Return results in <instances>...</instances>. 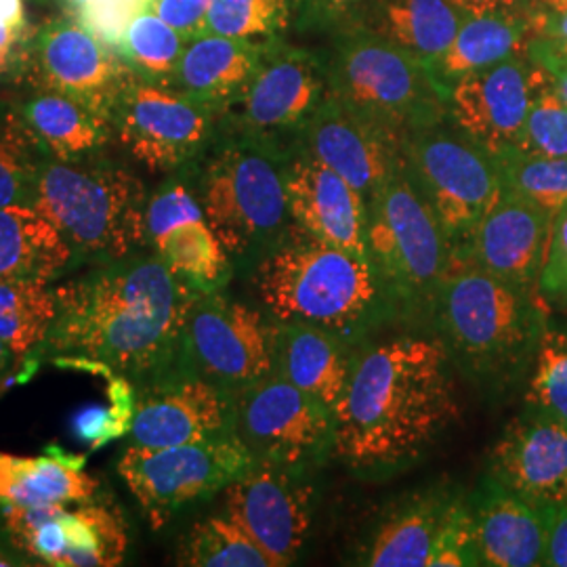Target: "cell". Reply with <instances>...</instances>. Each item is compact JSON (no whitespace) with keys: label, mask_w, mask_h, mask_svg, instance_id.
I'll use <instances>...</instances> for the list:
<instances>
[{"label":"cell","mask_w":567,"mask_h":567,"mask_svg":"<svg viewBox=\"0 0 567 567\" xmlns=\"http://www.w3.org/2000/svg\"><path fill=\"white\" fill-rule=\"evenodd\" d=\"M224 116L182 91L133 74L112 112L114 143L150 173L187 171L221 131Z\"/></svg>","instance_id":"cell-11"},{"label":"cell","mask_w":567,"mask_h":567,"mask_svg":"<svg viewBox=\"0 0 567 567\" xmlns=\"http://www.w3.org/2000/svg\"><path fill=\"white\" fill-rule=\"evenodd\" d=\"M540 34V11L532 4L466 13L446 53L431 65L435 79L450 86L471 72L526 53Z\"/></svg>","instance_id":"cell-26"},{"label":"cell","mask_w":567,"mask_h":567,"mask_svg":"<svg viewBox=\"0 0 567 567\" xmlns=\"http://www.w3.org/2000/svg\"><path fill=\"white\" fill-rule=\"evenodd\" d=\"M135 72L89 28L63 13L34 25L25 84L86 103L112 121L124 84Z\"/></svg>","instance_id":"cell-15"},{"label":"cell","mask_w":567,"mask_h":567,"mask_svg":"<svg viewBox=\"0 0 567 567\" xmlns=\"http://www.w3.org/2000/svg\"><path fill=\"white\" fill-rule=\"evenodd\" d=\"M49 158L16 103H0V208L32 203L42 164Z\"/></svg>","instance_id":"cell-35"},{"label":"cell","mask_w":567,"mask_h":567,"mask_svg":"<svg viewBox=\"0 0 567 567\" xmlns=\"http://www.w3.org/2000/svg\"><path fill=\"white\" fill-rule=\"evenodd\" d=\"M466 13H486V11H498V9H513L529 4V0H452Z\"/></svg>","instance_id":"cell-50"},{"label":"cell","mask_w":567,"mask_h":567,"mask_svg":"<svg viewBox=\"0 0 567 567\" xmlns=\"http://www.w3.org/2000/svg\"><path fill=\"white\" fill-rule=\"evenodd\" d=\"M547 72L526 53L471 72L450 86V121L487 152L515 147Z\"/></svg>","instance_id":"cell-18"},{"label":"cell","mask_w":567,"mask_h":567,"mask_svg":"<svg viewBox=\"0 0 567 567\" xmlns=\"http://www.w3.org/2000/svg\"><path fill=\"white\" fill-rule=\"evenodd\" d=\"M365 246L391 303L410 311L433 309L452 246L404 164L368 200Z\"/></svg>","instance_id":"cell-8"},{"label":"cell","mask_w":567,"mask_h":567,"mask_svg":"<svg viewBox=\"0 0 567 567\" xmlns=\"http://www.w3.org/2000/svg\"><path fill=\"white\" fill-rule=\"evenodd\" d=\"M259 299L276 322L318 326L353 339L391 307L372 264L292 225L255 271Z\"/></svg>","instance_id":"cell-3"},{"label":"cell","mask_w":567,"mask_h":567,"mask_svg":"<svg viewBox=\"0 0 567 567\" xmlns=\"http://www.w3.org/2000/svg\"><path fill=\"white\" fill-rule=\"evenodd\" d=\"M185 42L173 25L147 9L126 28L114 51L137 76L171 84Z\"/></svg>","instance_id":"cell-37"},{"label":"cell","mask_w":567,"mask_h":567,"mask_svg":"<svg viewBox=\"0 0 567 567\" xmlns=\"http://www.w3.org/2000/svg\"><path fill=\"white\" fill-rule=\"evenodd\" d=\"M210 0H152L150 11L173 25L185 41L206 32Z\"/></svg>","instance_id":"cell-47"},{"label":"cell","mask_w":567,"mask_h":567,"mask_svg":"<svg viewBox=\"0 0 567 567\" xmlns=\"http://www.w3.org/2000/svg\"><path fill=\"white\" fill-rule=\"evenodd\" d=\"M264 44L265 41L204 32L185 42L182 60L168 86L225 116L243 95L264 53Z\"/></svg>","instance_id":"cell-25"},{"label":"cell","mask_w":567,"mask_h":567,"mask_svg":"<svg viewBox=\"0 0 567 567\" xmlns=\"http://www.w3.org/2000/svg\"><path fill=\"white\" fill-rule=\"evenodd\" d=\"M555 215L503 185L496 203L450 261H465L522 290L538 292Z\"/></svg>","instance_id":"cell-19"},{"label":"cell","mask_w":567,"mask_h":567,"mask_svg":"<svg viewBox=\"0 0 567 567\" xmlns=\"http://www.w3.org/2000/svg\"><path fill=\"white\" fill-rule=\"evenodd\" d=\"M227 433H234V393L203 377L173 372L137 393L128 446H179Z\"/></svg>","instance_id":"cell-20"},{"label":"cell","mask_w":567,"mask_h":567,"mask_svg":"<svg viewBox=\"0 0 567 567\" xmlns=\"http://www.w3.org/2000/svg\"><path fill=\"white\" fill-rule=\"evenodd\" d=\"M257 466L236 433L179 446H126L118 463L122 482L154 529L179 511L213 498Z\"/></svg>","instance_id":"cell-10"},{"label":"cell","mask_w":567,"mask_h":567,"mask_svg":"<svg viewBox=\"0 0 567 567\" xmlns=\"http://www.w3.org/2000/svg\"><path fill=\"white\" fill-rule=\"evenodd\" d=\"M305 471L257 466L224 489L225 513L269 557L271 566H292L313 527L316 489Z\"/></svg>","instance_id":"cell-17"},{"label":"cell","mask_w":567,"mask_h":567,"mask_svg":"<svg viewBox=\"0 0 567 567\" xmlns=\"http://www.w3.org/2000/svg\"><path fill=\"white\" fill-rule=\"evenodd\" d=\"M32 30L28 20H0V82H25Z\"/></svg>","instance_id":"cell-46"},{"label":"cell","mask_w":567,"mask_h":567,"mask_svg":"<svg viewBox=\"0 0 567 567\" xmlns=\"http://www.w3.org/2000/svg\"><path fill=\"white\" fill-rule=\"evenodd\" d=\"M13 358H16V353L11 351V347L0 339V379L4 377V372L13 362Z\"/></svg>","instance_id":"cell-53"},{"label":"cell","mask_w":567,"mask_h":567,"mask_svg":"<svg viewBox=\"0 0 567 567\" xmlns=\"http://www.w3.org/2000/svg\"><path fill=\"white\" fill-rule=\"evenodd\" d=\"M471 507L482 566H545L547 511L508 489L492 473L477 487Z\"/></svg>","instance_id":"cell-24"},{"label":"cell","mask_w":567,"mask_h":567,"mask_svg":"<svg viewBox=\"0 0 567 567\" xmlns=\"http://www.w3.org/2000/svg\"><path fill=\"white\" fill-rule=\"evenodd\" d=\"M58 316L55 288L41 280H0V339L16 355L39 351Z\"/></svg>","instance_id":"cell-34"},{"label":"cell","mask_w":567,"mask_h":567,"mask_svg":"<svg viewBox=\"0 0 567 567\" xmlns=\"http://www.w3.org/2000/svg\"><path fill=\"white\" fill-rule=\"evenodd\" d=\"M276 365V324L221 292H203L183 332L179 372L236 393L269 377Z\"/></svg>","instance_id":"cell-12"},{"label":"cell","mask_w":567,"mask_h":567,"mask_svg":"<svg viewBox=\"0 0 567 567\" xmlns=\"http://www.w3.org/2000/svg\"><path fill=\"white\" fill-rule=\"evenodd\" d=\"M53 2L60 4L61 9H63V13L72 16L76 9H81L82 4H86V2H91V0H53Z\"/></svg>","instance_id":"cell-54"},{"label":"cell","mask_w":567,"mask_h":567,"mask_svg":"<svg viewBox=\"0 0 567 567\" xmlns=\"http://www.w3.org/2000/svg\"><path fill=\"white\" fill-rule=\"evenodd\" d=\"M529 4L543 13H567V0H529Z\"/></svg>","instance_id":"cell-52"},{"label":"cell","mask_w":567,"mask_h":567,"mask_svg":"<svg viewBox=\"0 0 567 567\" xmlns=\"http://www.w3.org/2000/svg\"><path fill=\"white\" fill-rule=\"evenodd\" d=\"M328 95L324 60L307 49L267 39L243 95L227 110L221 126L280 142L301 135Z\"/></svg>","instance_id":"cell-14"},{"label":"cell","mask_w":567,"mask_h":567,"mask_svg":"<svg viewBox=\"0 0 567 567\" xmlns=\"http://www.w3.org/2000/svg\"><path fill=\"white\" fill-rule=\"evenodd\" d=\"M489 473L543 511L567 498V425L527 405L496 440Z\"/></svg>","instance_id":"cell-22"},{"label":"cell","mask_w":567,"mask_h":567,"mask_svg":"<svg viewBox=\"0 0 567 567\" xmlns=\"http://www.w3.org/2000/svg\"><path fill=\"white\" fill-rule=\"evenodd\" d=\"M286 192L290 219L297 229L368 259L364 196L301 145L292 147Z\"/></svg>","instance_id":"cell-23"},{"label":"cell","mask_w":567,"mask_h":567,"mask_svg":"<svg viewBox=\"0 0 567 567\" xmlns=\"http://www.w3.org/2000/svg\"><path fill=\"white\" fill-rule=\"evenodd\" d=\"M13 543L44 566H121L128 548L121 511L84 501L55 508H2Z\"/></svg>","instance_id":"cell-16"},{"label":"cell","mask_w":567,"mask_h":567,"mask_svg":"<svg viewBox=\"0 0 567 567\" xmlns=\"http://www.w3.org/2000/svg\"><path fill=\"white\" fill-rule=\"evenodd\" d=\"M526 402L567 425V332L564 330L543 332L534 351Z\"/></svg>","instance_id":"cell-40"},{"label":"cell","mask_w":567,"mask_h":567,"mask_svg":"<svg viewBox=\"0 0 567 567\" xmlns=\"http://www.w3.org/2000/svg\"><path fill=\"white\" fill-rule=\"evenodd\" d=\"M515 150L529 156H567V102L548 79L534 95Z\"/></svg>","instance_id":"cell-42"},{"label":"cell","mask_w":567,"mask_h":567,"mask_svg":"<svg viewBox=\"0 0 567 567\" xmlns=\"http://www.w3.org/2000/svg\"><path fill=\"white\" fill-rule=\"evenodd\" d=\"M538 37L567 42V13H543L540 11V34Z\"/></svg>","instance_id":"cell-51"},{"label":"cell","mask_w":567,"mask_h":567,"mask_svg":"<svg viewBox=\"0 0 567 567\" xmlns=\"http://www.w3.org/2000/svg\"><path fill=\"white\" fill-rule=\"evenodd\" d=\"M16 105L49 158L84 161L103 154L114 143L107 116L58 91L30 86V93Z\"/></svg>","instance_id":"cell-28"},{"label":"cell","mask_w":567,"mask_h":567,"mask_svg":"<svg viewBox=\"0 0 567 567\" xmlns=\"http://www.w3.org/2000/svg\"><path fill=\"white\" fill-rule=\"evenodd\" d=\"M545 566L567 567V498L547 508Z\"/></svg>","instance_id":"cell-49"},{"label":"cell","mask_w":567,"mask_h":567,"mask_svg":"<svg viewBox=\"0 0 567 567\" xmlns=\"http://www.w3.org/2000/svg\"><path fill=\"white\" fill-rule=\"evenodd\" d=\"M540 297L553 305H567V204L555 215L547 261L538 282Z\"/></svg>","instance_id":"cell-45"},{"label":"cell","mask_w":567,"mask_h":567,"mask_svg":"<svg viewBox=\"0 0 567 567\" xmlns=\"http://www.w3.org/2000/svg\"><path fill=\"white\" fill-rule=\"evenodd\" d=\"M482 566L473 507L461 494L454 492L437 532L429 567Z\"/></svg>","instance_id":"cell-43"},{"label":"cell","mask_w":567,"mask_h":567,"mask_svg":"<svg viewBox=\"0 0 567 567\" xmlns=\"http://www.w3.org/2000/svg\"><path fill=\"white\" fill-rule=\"evenodd\" d=\"M200 295L158 255L103 261L55 288L58 316L39 351L143 383L179 372L183 332Z\"/></svg>","instance_id":"cell-1"},{"label":"cell","mask_w":567,"mask_h":567,"mask_svg":"<svg viewBox=\"0 0 567 567\" xmlns=\"http://www.w3.org/2000/svg\"><path fill=\"white\" fill-rule=\"evenodd\" d=\"M297 0H210L206 32L244 41L276 39L292 20Z\"/></svg>","instance_id":"cell-39"},{"label":"cell","mask_w":567,"mask_h":567,"mask_svg":"<svg viewBox=\"0 0 567 567\" xmlns=\"http://www.w3.org/2000/svg\"><path fill=\"white\" fill-rule=\"evenodd\" d=\"M147 198L142 177L103 152L72 163L47 158L32 204L60 229L76 257L114 261L147 243Z\"/></svg>","instance_id":"cell-6"},{"label":"cell","mask_w":567,"mask_h":567,"mask_svg":"<svg viewBox=\"0 0 567 567\" xmlns=\"http://www.w3.org/2000/svg\"><path fill=\"white\" fill-rule=\"evenodd\" d=\"M465 16L452 0H368L360 25L431 68L446 53Z\"/></svg>","instance_id":"cell-31"},{"label":"cell","mask_w":567,"mask_h":567,"mask_svg":"<svg viewBox=\"0 0 567 567\" xmlns=\"http://www.w3.org/2000/svg\"><path fill=\"white\" fill-rule=\"evenodd\" d=\"M343 341L318 326L276 322L274 372L337 412L351 374Z\"/></svg>","instance_id":"cell-29"},{"label":"cell","mask_w":567,"mask_h":567,"mask_svg":"<svg viewBox=\"0 0 567 567\" xmlns=\"http://www.w3.org/2000/svg\"><path fill=\"white\" fill-rule=\"evenodd\" d=\"M107 404H91L72 416L74 435L91 447H102L131 433L137 393L126 377H116L107 389Z\"/></svg>","instance_id":"cell-41"},{"label":"cell","mask_w":567,"mask_h":567,"mask_svg":"<svg viewBox=\"0 0 567 567\" xmlns=\"http://www.w3.org/2000/svg\"><path fill=\"white\" fill-rule=\"evenodd\" d=\"M152 246L171 271L198 292L219 290L229 276V255L206 217L173 225Z\"/></svg>","instance_id":"cell-33"},{"label":"cell","mask_w":567,"mask_h":567,"mask_svg":"<svg viewBox=\"0 0 567 567\" xmlns=\"http://www.w3.org/2000/svg\"><path fill=\"white\" fill-rule=\"evenodd\" d=\"M81 454L47 447L41 456L0 452V507L55 508L95 498L97 480Z\"/></svg>","instance_id":"cell-27"},{"label":"cell","mask_w":567,"mask_h":567,"mask_svg":"<svg viewBox=\"0 0 567 567\" xmlns=\"http://www.w3.org/2000/svg\"><path fill=\"white\" fill-rule=\"evenodd\" d=\"M402 152L408 175L440 217L452 250L461 248L503 189L496 156L450 118L408 133Z\"/></svg>","instance_id":"cell-9"},{"label":"cell","mask_w":567,"mask_h":567,"mask_svg":"<svg viewBox=\"0 0 567 567\" xmlns=\"http://www.w3.org/2000/svg\"><path fill=\"white\" fill-rule=\"evenodd\" d=\"M179 566L274 567L259 545L227 513L210 515L189 529Z\"/></svg>","instance_id":"cell-36"},{"label":"cell","mask_w":567,"mask_h":567,"mask_svg":"<svg viewBox=\"0 0 567 567\" xmlns=\"http://www.w3.org/2000/svg\"><path fill=\"white\" fill-rule=\"evenodd\" d=\"M454 492L426 489L393 508L379 524L362 564L370 567H429L433 545Z\"/></svg>","instance_id":"cell-32"},{"label":"cell","mask_w":567,"mask_h":567,"mask_svg":"<svg viewBox=\"0 0 567 567\" xmlns=\"http://www.w3.org/2000/svg\"><path fill=\"white\" fill-rule=\"evenodd\" d=\"M324 65L330 97L402 140L450 118V91L429 63L362 25L334 34Z\"/></svg>","instance_id":"cell-7"},{"label":"cell","mask_w":567,"mask_h":567,"mask_svg":"<svg viewBox=\"0 0 567 567\" xmlns=\"http://www.w3.org/2000/svg\"><path fill=\"white\" fill-rule=\"evenodd\" d=\"M442 339L398 337L351 362L334 412V452L355 475L377 480L416 463L461 416Z\"/></svg>","instance_id":"cell-2"},{"label":"cell","mask_w":567,"mask_h":567,"mask_svg":"<svg viewBox=\"0 0 567 567\" xmlns=\"http://www.w3.org/2000/svg\"><path fill=\"white\" fill-rule=\"evenodd\" d=\"M292 147L276 140L221 126L215 143L196 163L194 182L204 217L229 257L269 252L288 236L286 171Z\"/></svg>","instance_id":"cell-4"},{"label":"cell","mask_w":567,"mask_h":567,"mask_svg":"<svg viewBox=\"0 0 567 567\" xmlns=\"http://www.w3.org/2000/svg\"><path fill=\"white\" fill-rule=\"evenodd\" d=\"M311 20L318 25L332 28L334 34L358 28L368 0H305Z\"/></svg>","instance_id":"cell-48"},{"label":"cell","mask_w":567,"mask_h":567,"mask_svg":"<svg viewBox=\"0 0 567 567\" xmlns=\"http://www.w3.org/2000/svg\"><path fill=\"white\" fill-rule=\"evenodd\" d=\"M234 433L257 463L305 471L334 450V412L271 372L234 393Z\"/></svg>","instance_id":"cell-13"},{"label":"cell","mask_w":567,"mask_h":567,"mask_svg":"<svg viewBox=\"0 0 567 567\" xmlns=\"http://www.w3.org/2000/svg\"><path fill=\"white\" fill-rule=\"evenodd\" d=\"M431 311L450 355L486 383L513 377L547 330L536 292L465 261H450Z\"/></svg>","instance_id":"cell-5"},{"label":"cell","mask_w":567,"mask_h":567,"mask_svg":"<svg viewBox=\"0 0 567 567\" xmlns=\"http://www.w3.org/2000/svg\"><path fill=\"white\" fill-rule=\"evenodd\" d=\"M152 0H91L72 13L100 41L116 49L126 28L147 11Z\"/></svg>","instance_id":"cell-44"},{"label":"cell","mask_w":567,"mask_h":567,"mask_svg":"<svg viewBox=\"0 0 567 567\" xmlns=\"http://www.w3.org/2000/svg\"><path fill=\"white\" fill-rule=\"evenodd\" d=\"M503 185L557 215L567 204V156H529L515 147L494 154Z\"/></svg>","instance_id":"cell-38"},{"label":"cell","mask_w":567,"mask_h":567,"mask_svg":"<svg viewBox=\"0 0 567 567\" xmlns=\"http://www.w3.org/2000/svg\"><path fill=\"white\" fill-rule=\"evenodd\" d=\"M297 145L341 175L365 203L404 164V140L326 95Z\"/></svg>","instance_id":"cell-21"},{"label":"cell","mask_w":567,"mask_h":567,"mask_svg":"<svg viewBox=\"0 0 567 567\" xmlns=\"http://www.w3.org/2000/svg\"><path fill=\"white\" fill-rule=\"evenodd\" d=\"M16 564H18L16 559H11L7 553H2V550H0V567L16 566Z\"/></svg>","instance_id":"cell-55"},{"label":"cell","mask_w":567,"mask_h":567,"mask_svg":"<svg viewBox=\"0 0 567 567\" xmlns=\"http://www.w3.org/2000/svg\"><path fill=\"white\" fill-rule=\"evenodd\" d=\"M74 259V248L34 204L0 208V280L51 282Z\"/></svg>","instance_id":"cell-30"}]
</instances>
